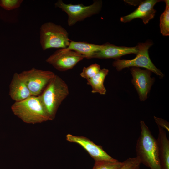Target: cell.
<instances>
[{
	"label": "cell",
	"instance_id": "6da1fadb",
	"mask_svg": "<svg viewBox=\"0 0 169 169\" xmlns=\"http://www.w3.org/2000/svg\"><path fill=\"white\" fill-rule=\"evenodd\" d=\"M141 134L136 147V157L141 163L151 169H162L156 140L144 121H141Z\"/></svg>",
	"mask_w": 169,
	"mask_h": 169
},
{
	"label": "cell",
	"instance_id": "7a4b0ae2",
	"mask_svg": "<svg viewBox=\"0 0 169 169\" xmlns=\"http://www.w3.org/2000/svg\"><path fill=\"white\" fill-rule=\"evenodd\" d=\"M69 93L68 86L60 77L55 75L39 95L44 109L51 120Z\"/></svg>",
	"mask_w": 169,
	"mask_h": 169
},
{
	"label": "cell",
	"instance_id": "3957f363",
	"mask_svg": "<svg viewBox=\"0 0 169 169\" xmlns=\"http://www.w3.org/2000/svg\"><path fill=\"white\" fill-rule=\"evenodd\" d=\"M14 114L23 122L35 124L51 120L45 111L39 96L32 95L11 106Z\"/></svg>",
	"mask_w": 169,
	"mask_h": 169
},
{
	"label": "cell",
	"instance_id": "277c9868",
	"mask_svg": "<svg viewBox=\"0 0 169 169\" xmlns=\"http://www.w3.org/2000/svg\"><path fill=\"white\" fill-rule=\"evenodd\" d=\"M40 44L45 50L51 48H67L70 40L67 31L60 25L49 22L40 28Z\"/></svg>",
	"mask_w": 169,
	"mask_h": 169
},
{
	"label": "cell",
	"instance_id": "5b68a950",
	"mask_svg": "<svg viewBox=\"0 0 169 169\" xmlns=\"http://www.w3.org/2000/svg\"><path fill=\"white\" fill-rule=\"evenodd\" d=\"M54 5L55 7L60 8L67 14L68 24L71 26L78 22L99 13L101 9L102 2L100 0H94L92 4L84 6L82 3L66 4L62 0H58Z\"/></svg>",
	"mask_w": 169,
	"mask_h": 169
},
{
	"label": "cell",
	"instance_id": "8992f818",
	"mask_svg": "<svg viewBox=\"0 0 169 169\" xmlns=\"http://www.w3.org/2000/svg\"><path fill=\"white\" fill-rule=\"evenodd\" d=\"M153 44V42L150 40L138 43L137 45L138 52L135 58L131 60L116 59L113 62V66L118 71L130 67H143L163 77V74L154 65L149 56L148 50Z\"/></svg>",
	"mask_w": 169,
	"mask_h": 169
},
{
	"label": "cell",
	"instance_id": "52a82bcc",
	"mask_svg": "<svg viewBox=\"0 0 169 169\" xmlns=\"http://www.w3.org/2000/svg\"><path fill=\"white\" fill-rule=\"evenodd\" d=\"M19 74L32 95L35 96L41 93L55 75L52 71L34 68L23 71Z\"/></svg>",
	"mask_w": 169,
	"mask_h": 169
},
{
	"label": "cell",
	"instance_id": "ba28073f",
	"mask_svg": "<svg viewBox=\"0 0 169 169\" xmlns=\"http://www.w3.org/2000/svg\"><path fill=\"white\" fill-rule=\"evenodd\" d=\"M84 58L83 55L66 48L57 50L46 61L56 70L64 72L72 69Z\"/></svg>",
	"mask_w": 169,
	"mask_h": 169
},
{
	"label": "cell",
	"instance_id": "9c48e42d",
	"mask_svg": "<svg viewBox=\"0 0 169 169\" xmlns=\"http://www.w3.org/2000/svg\"><path fill=\"white\" fill-rule=\"evenodd\" d=\"M66 137L69 141L76 143L82 146L94 159L95 162L116 160L108 154L101 146L96 145L86 137L70 134H67Z\"/></svg>",
	"mask_w": 169,
	"mask_h": 169
},
{
	"label": "cell",
	"instance_id": "30bf717a",
	"mask_svg": "<svg viewBox=\"0 0 169 169\" xmlns=\"http://www.w3.org/2000/svg\"><path fill=\"white\" fill-rule=\"evenodd\" d=\"M132 76V82L136 88L141 101L145 100L153 82L151 77V72L133 67L130 69Z\"/></svg>",
	"mask_w": 169,
	"mask_h": 169
},
{
	"label": "cell",
	"instance_id": "8fae6325",
	"mask_svg": "<svg viewBox=\"0 0 169 169\" xmlns=\"http://www.w3.org/2000/svg\"><path fill=\"white\" fill-rule=\"evenodd\" d=\"M161 1L146 0L140 2L138 7L135 11L127 15L121 17L120 21L126 23L139 18L142 20L145 24H147L155 16L156 10L154 8V5Z\"/></svg>",
	"mask_w": 169,
	"mask_h": 169
},
{
	"label": "cell",
	"instance_id": "7c38bea8",
	"mask_svg": "<svg viewBox=\"0 0 169 169\" xmlns=\"http://www.w3.org/2000/svg\"><path fill=\"white\" fill-rule=\"evenodd\" d=\"M104 47L101 50L95 53L91 59H117L125 55L137 54L138 49L137 46L133 47L117 46L107 42L103 44Z\"/></svg>",
	"mask_w": 169,
	"mask_h": 169
},
{
	"label": "cell",
	"instance_id": "4fadbf2b",
	"mask_svg": "<svg viewBox=\"0 0 169 169\" xmlns=\"http://www.w3.org/2000/svg\"><path fill=\"white\" fill-rule=\"evenodd\" d=\"M9 95L15 102L23 100L32 95L19 74H13L9 86Z\"/></svg>",
	"mask_w": 169,
	"mask_h": 169
},
{
	"label": "cell",
	"instance_id": "5bb4252c",
	"mask_svg": "<svg viewBox=\"0 0 169 169\" xmlns=\"http://www.w3.org/2000/svg\"><path fill=\"white\" fill-rule=\"evenodd\" d=\"M156 140L158 155L162 169H169V141L165 130L158 126Z\"/></svg>",
	"mask_w": 169,
	"mask_h": 169
},
{
	"label": "cell",
	"instance_id": "9a60e30c",
	"mask_svg": "<svg viewBox=\"0 0 169 169\" xmlns=\"http://www.w3.org/2000/svg\"><path fill=\"white\" fill-rule=\"evenodd\" d=\"M104 47L103 44H95L85 42L70 41L67 48L83 55L84 58L91 59L96 52L101 50Z\"/></svg>",
	"mask_w": 169,
	"mask_h": 169
},
{
	"label": "cell",
	"instance_id": "2e32d148",
	"mask_svg": "<svg viewBox=\"0 0 169 169\" xmlns=\"http://www.w3.org/2000/svg\"><path fill=\"white\" fill-rule=\"evenodd\" d=\"M108 72V69L103 68L101 69L94 76L86 79L87 84L91 87L92 93H98L101 95L106 94V90L104 82Z\"/></svg>",
	"mask_w": 169,
	"mask_h": 169
},
{
	"label": "cell",
	"instance_id": "e0dca14e",
	"mask_svg": "<svg viewBox=\"0 0 169 169\" xmlns=\"http://www.w3.org/2000/svg\"><path fill=\"white\" fill-rule=\"evenodd\" d=\"M166 7L160 18V32L164 36L169 35V1L164 0Z\"/></svg>",
	"mask_w": 169,
	"mask_h": 169
},
{
	"label": "cell",
	"instance_id": "ac0fdd59",
	"mask_svg": "<svg viewBox=\"0 0 169 169\" xmlns=\"http://www.w3.org/2000/svg\"><path fill=\"white\" fill-rule=\"evenodd\" d=\"M100 69L99 64L96 63L93 64L87 67H84L80 75L83 78L88 79L94 76Z\"/></svg>",
	"mask_w": 169,
	"mask_h": 169
},
{
	"label": "cell",
	"instance_id": "d6986e66",
	"mask_svg": "<svg viewBox=\"0 0 169 169\" xmlns=\"http://www.w3.org/2000/svg\"><path fill=\"white\" fill-rule=\"evenodd\" d=\"M123 162L117 160L114 161L95 162L92 169H118Z\"/></svg>",
	"mask_w": 169,
	"mask_h": 169
},
{
	"label": "cell",
	"instance_id": "ffe728a7",
	"mask_svg": "<svg viewBox=\"0 0 169 169\" xmlns=\"http://www.w3.org/2000/svg\"><path fill=\"white\" fill-rule=\"evenodd\" d=\"M141 162L137 157H130L123 162L118 169H140Z\"/></svg>",
	"mask_w": 169,
	"mask_h": 169
},
{
	"label": "cell",
	"instance_id": "44dd1931",
	"mask_svg": "<svg viewBox=\"0 0 169 169\" xmlns=\"http://www.w3.org/2000/svg\"><path fill=\"white\" fill-rule=\"evenodd\" d=\"M22 0H0V6L4 9L10 10L20 7Z\"/></svg>",
	"mask_w": 169,
	"mask_h": 169
},
{
	"label": "cell",
	"instance_id": "7402d4cb",
	"mask_svg": "<svg viewBox=\"0 0 169 169\" xmlns=\"http://www.w3.org/2000/svg\"><path fill=\"white\" fill-rule=\"evenodd\" d=\"M154 118L155 121L157 124L158 126L163 129L165 130H166L168 132H169V124L167 121L162 119L155 116H154Z\"/></svg>",
	"mask_w": 169,
	"mask_h": 169
}]
</instances>
